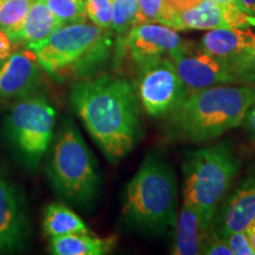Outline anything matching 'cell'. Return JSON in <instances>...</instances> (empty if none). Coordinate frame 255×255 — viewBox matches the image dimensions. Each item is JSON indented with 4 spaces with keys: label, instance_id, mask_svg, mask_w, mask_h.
<instances>
[{
    "label": "cell",
    "instance_id": "obj_23",
    "mask_svg": "<svg viewBox=\"0 0 255 255\" xmlns=\"http://www.w3.org/2000/svg\"><path fill=\"white\" fill-rule=\"evenodd\" d=\"M227 66L235 79V83L255 85V50L228 64Z\"/></svg>",
    "mask_w": 255,
    "mask_h": 255
},
{
    "label": "cell",
    "instance_id": "obj_20",
    "mask_svg": "<svg viewBox=\"0 0 255 255\" xmlns=\"http://www.w3.org/2000/svg\"><path fill=\"white\" fill-rule=\"evenodd\" d=\"M158 23L175 30V19L170 13L164 0H138V12H137L135 24Z\"/></svg>",
    "mask_w": 255,
    "mask_h": 255
},
{
    "label": "cell",
    "instance_id": "obj_17",
    "mask_svg": "<svg viewBox=\"0 0 255 255\" xmlns=\"http://www.w3.org/2000/svg\"><path fill=\"white\" fill-rule=\"evenodd\" d=\"M116 238H98L89 233H73L50 239L49 250L55 255H103L113 251Z\"/></svg>",
    "mask_w": 255,
    "mask_h": 255
},
{
    "label": "cell",
    "instance_id": "obj_30",
    "mask_svg": "<svg viewBox=\"0 0 255 255\" xmlns=\"http://www.w3.org/2000/svg\"><path fill=\"white\" fill-rule=\"evenodd\" d=\"M239 4L246 13L255 17V0H239Z\"/></svg>",
    "mask_w": 255,
    "mask_h": 255
},
{
    "label": "cell",
    "instance_id": "obj_16",
    "mask_svg": "<svg viewBox=\"0 0 255 255\" xmlns=\"http://www.w3.org/2000/svg\"><path fill=\"white\" fill-rule=\"evenodd\" d=\"M60 26L63 25L51 12L45 0H34L24 19V23L11 38L15 45L23 43L28 46L44 40Z\"/></svg>",
    "mask_w": 255,
    "mask_h": 255
},
{
    "label": "cell",
    "instance_id": "obj_27",
    "mask_svg": "<svg viewBox=\"0 0 255 255\" xmlns=\"http://www.w3.org/2000/svg\"><path fill=\"white\" fill-rule=\"evenodd\" d=\"M201 1H202V0H164L165 6H167L169 11L171 12V14L174 15L175 21H176V31L180 30L177 14L186 11L188 8L194 7V6H196Z\"/></svg>",
    "mask_w": 255,
    "mask_h": 255
},
{
    "label": "cell",
    "instance_id": "obj_21",
    "mask_svg": "<svg viewBox=\"0 0 255 255\" xmlns=\"http://www.w3.org/2000/svg\"><path fill=\"white\" fill-rule=\"evenodd\" d=\"M45 2L62 25L87 20V0H45Z\"/></svg>",
    "mask_w": 255,
    "mask_h": 255
},
{
    "label": "cell",
    "instance_id": "obj_29",
    "mask_svg": "<svg viewBox=\"0 0 255 255\" xmlns=\"http://www.w3.org/2000/svg\"><path fill=\"white\" fill-rule=\"evenodd\" d=\"M242 124L245 126V129H246V131L248 132V135H250L252 141L255 143V103L252 105L251 109L248 110Z\"/></svg>",
    "mask_w": 255,
    "mask_h": 255
},
{
    "label": "cell",
    "instance_id": "obj_6",
    "mask_svg": "<svg viewBox=\"0 0 255 255\" xmlns=\"http://www.w3.org/2000/svg\"><path fill=\"white\" fill-rule=\"evenodd\" d=\"M240 170V159L227 142L186 152L182 163L183 203L190 206L207 227Z\"/></svg>",
    "mask_w": 255,
    "mask_h": 255
},
{
    "label": "cell",
    "instance_id": "obj_10",
    "mask_svg": "<svg viewBox=\"0 0 255 255\" xmlns=\"http://www.w3.org/2000/svg\"><path fill=\"white\" fill-rule=\"evenodd\" d=\"M186 45L176 30L158 23L133 25L124 39V46L137 66L156 59L170 58Z\"/></svg>",
    "mask_w": 255,
    "mask_h": 255
},
{
    "label": "cell",
    "instance_id": "obj_8",
    "mask_svg": "<svg viewBox=\"0 0 255 255\" xmlns=\"http://www.w3.org/2000/svg\"><path fill=\"white\" fill-rule=\"evenodd\" d=\"M136 89L143 109L156 119L173 114L189 94L171 58L138 65Z\"/></svg>",
    "mask_w": 255,
    "mask_h": 255
},
{
    "label": "cell",
    "instance_id": "obj_18",
    "mask_svg": "<svg viewBox=\"0 0 255 255\" xmlns=\"http://www.w3.org/2000/svg\"><path fill=\"white\" fill-rule=\"evenodd\" d=\"M43 231L51 239L73 233H89L90 229L68 206L50 203L43 212Z\"/></svg>",
    "mask_w": 255,
    "mask_h": 255
},
{
    "label": "cell",
    "instance_id": "obj_28",
    "mask_svg": "<svg viewBox=\"0 0 255 255\" xmlns=\"http://www.w3.org/2000/svg\"><path fill=\"white\" fill-rule=\"evenodd\" d=\"M15 47L14 41L8 36L7 32L0 28V62L11 56Z\"/></svg>",
    "mask_w": 255,
    "mask_h": 255
},
{
    "label": "cell",
    "instance_id": "obj_5",
    "mask_svg": "<svg viewBox=\"0 0 255 255\" xmlns=\"http://www.w3.org/2000/svg\"><path fill=\"white\" fill-rule=\"evenodd\" d=\"M46 176L60 199L79 208L94 206L101 190L97 161L71 120H64L50 145Z\"/></svg>",
    "mask_w": 255,
    "mask_h": 255
},
{
    "label": "cell",
    "instance_id": "obj_31",
    "mask_svg": "<svg viewBox=\"0 0 255 255\" xmlns=\"http://www.w3.org/2000/svg\"><path fill=\"white\" fill-rule=\"evenodd\" d=\"M245 232H246V235L248 238V241H250L251 247L253 248V251L255 253V221L252 222Z\"/></svg>",
    "mask_w": 255,
    "mask_h": 255
},
{
    "label": "cell",
    "instance_id": "obj_15",
    "mask_svg": "<svg viewBox=\"0 0 255 255\" xmlns=\"http://www.w3.org/2000/svg\"><path fill=\"white\" fill-rule=\"evenodd\" d=\"M212 227H207L200 215L190 206L183 203L177 215L171 254H202L203 245L209 237Z\"/></svg>",
    "mask_w": 255,
    "mask_h": 255
},
{
    "label": "cell",
    "instance_id": "obj_13",
    "mask_svg": "<svg viewBox=\"0 0 255 255\" xmlns=\"http://www.w3.org/2000/svg\"><path fill=\"white\" fill-rule=\"evenodd\" d=\"M41 68L33 51H13L0 62V98H21L37 88Z\"/></svg>",
    "mask_w": 255,
    "mask_h": 255
},
{
    "label": "cell",
    "instance_id": "obj_11",
    "mask_svg": "<svg viewBox=\"0 0 255 255\" xmlns=\"http://www.w3.org/2000/svg\"><path fill=\"white\" fill-rule=\"evenodd\" d=\"M170 58L189 94L216 85L235 83L228 66L202 49L191 51L186 45Z\"/></svg>",
    "mask_w": 255,
    "mask_h": 255
},
{
    "label": "cell",
    "instance_id": "obj_1",
    "mask_svg": "<svg viewBox=\"0 0 255 255\" xmlns=\"http://www.w3.org/2000/svg\"><path fill=\"white\" fill-rule=\"evenodd\" d=\"M70 102L110 163L126 157L141 139V101L130 79L110 73L82 79L72 85Z\"/></svg>",
    "mask_w": 255,
    "mask_h": 255
},
{
    "label": "cell",
    "instance_id": "obj_14",
    "mask_svg": "<svg viewBox=\"0 0 255 255\" xmlns=\"http://www.w3.org/2000/svg\"><path fill=\"white\" fill-rule=\"evenodd\" d=\"M201 49L226 65L255 50V33L250 28H214L201 39Z\"/></svg>",
    "mask_w": 255,
    "mask_h": 255
},
{
    "label": "cell",
    "instance_id": "obj_9",
    "mask_svg": "<svg viewBox=\"0 0 255 255\" xmlns=\"http://www.w3.org/2000/svg\"><path fill=\"white\" fill-rule=\"evenodd\" d=\"M30 237L31 222L24 196L0 170V254L25 250Z\"/></svg>",
    "mask_w": 255,
    "mask_h": 255
},
{
    "label": "cell",
    "instance_id": "obj_32",
    "mask_svg": "<svg viewBox=\"0 0 255 255\" xmlns=\"http://www.w3.org/2000/svg\"><path fill=\"white\" fill-rule=\"evenodd\" d=\"M214 1L222 6H238V7H241L240 4H239V0H214Z\"/></svg>",
    "mask_w": 255,
    "mask_h": 255
},
{
    "label": "cell",
    "instance_id": "obj_19",
    "mask_svg": "<svg viewBox=\"0 0 255 255\" xmlns=\"http://www.w3.org/2000/svg\"><path fill=\"white\" fill-rule=\"evenodd\" d=\"M34 0H0V28L11 37L20 28Z\"/></svg>",
    "mask_w": 255,
    "mask_h": 255
},
{
    "label": "cell",
    "instance_id": "obj_2",
    "mask_svg": "<svg viewBox=\"0 0 255 255\" xmlns=\"http://www.w3.org/2000/svg\"><path fill=\"white\" fill-rule=\"evenodd\" d=\"M122 218L130 228L149 237H159L176 227V175L162 152L149 151L128 183Z\"/></svg>",
    "mask_w": 255,
    "mask_h": 255
},
{
    "label": "cell",
    "instance_id": "obj_26",
    "mask_svg": "<svg viewBox=\"0 0 255 255\" xmlns=\"http://www.w3.org/2000/svg\"><path fill=\"white\" fill-rule=\"evenodd\" d=\"M202 254L206 255H233L226 239L219 237L214 232L210 231L209 237L203 245Z\"/></svg>",
    "mask_w": 255,
    "mask_h": 255
},
{
    "label": "cell",
    "instance_id": "obj_25",
    "mask_svg": "<svg viewBox=\"0 0 255 255\" xmlns=\"http://www.w3.org/2000/svg\"><path fill=\"white\" fill-rule=\"evenodd\" d=\"M233 255H255L251 247L246 232H235L226 238Z\"/></svg>",
    "mask_w": 255,
    "mask_h": 255
},
{
    "label": "cell",
    "instance_id": "obj_24",
    "mask_svg": "<svg viewBox=\"0 0 255 255\" xmlns=\"http://www.w3.org/2000/svg\"><path fill=\"white\" fill-rule=\"evenodd\" d=\"M88 17L95 25L103 30L111 27L113 0H87Z\"/></svg>",
    "mask_w": 255,
    "mask_h": 255
},
{
    "label": "cell",
    "instance_id": "obj_12",
    "mask_svg": "<svg viewBox=\"0 0 255 255\" xmlns=\"http://www.w3.org/2000/svg\"><path fill=\"white\" fill-rule=\"evenodd\" d=\"M255 221V176L248 177L216 210L212 231L226 239L235 232H244Z\"/></svg>",
    "mask_w": 255,
    "mask_h": 255
},
{
    "label": "cell",
    "instance_id": "obj_7",
    "mask_svg": "<svg viewBox=\"0 0 255 255\" xmlns=\"http://www.w3.org/2000/svg\"><path fill=\"white\" fill-rule=\"evenodd\" d=\"M56 111L45 97L28 95L15 102L5 117V133L19 161L36 170L50 149Z\"/></svg>",
    "mask_w": 255,
    "mask_h": 255
},
{
    "label": "cell",
    "instance_id": "obj_4",
    "mask_svg": "<svg viewBox=\"0 0 255 255\" xmlns=\"http://www.w3.org/2000/svg\"><path fill=\"white\" fill-rule=\"evenodd\" d=\"M105 31L87 21L66 24L27 49L33 51L41 70L51 77L82 81L97 76L109 59L113 39Z\"/></svg>",
    "mask_w": 255,
    "mask_h": 255
},
{
    "label": "cell",
    "instance_id": "obj_22",
    "mask_svg": "<svg viewBox=\"0 0 255 255\" xmlns=\"http://www.w3.org/2000/svg\"><path fill=\"white\" fill-rule=\"evenodd\" d=\"M138 12V0H113L111 28L117 34H124L135 24Z\"/></svg>",
    "mask_w": 255,
    "mask_h": 255
},
{
    "label": "cell",
    "instance_id": "obj_3",
    "mask_svg": "<svg viewBox=\"0 0 255 255\" xmlns=\"http://www.w3.org/2000/svg\"><path fill=\"white\" fill-rule=\"evenodd\" d=\"M255 103V85H216L190 92L171 114V129L180 138L201 143L241 126Z\"/></svg>",
    "mask_w": 255,
    "mask_h": 255
}]
</instances>
